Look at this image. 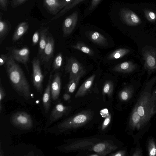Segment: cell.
I'll return each instance as SVG.
<instances>
[{"label":"cell","mask_w":156,"mask_h":156,"mask_svg":"<svg viewBox=\"0 0 156 156\" xmlns=\"http://www.w3.org/2000/svg\"><path fill=\"white\" fill-rule=\"evenodd\" d=\"M5 68L14 89L26 100L29 99L31 94L30 84L21 68L10 55L5 63Z\"/></svg>","instance_id":"cell-1"},{"label":"cell","mask_w":156,"mask_h":156,"mask_svg":"<svg viewBox=\"0 0 156 156\" xmlns=\"http://www.w3.org/2000/svg\"><path fill=\"white\" fill-rule=\"evenodd\" d=\"M149 91H145L141 95L134 109L129 122L130 127L139 129L146 125L155 112L154 105L150 99Z\"/></svg>","instance_id":"cell-2"},{"label":"cell","mask_w":156,"mask_h":156,"mask_svg":"<svg viewBox=\"0 0 156 156\" xmlns=\"http://www.w3.org/2000/svg\"><path fill=\"white\" fill-rule=\"evenodd\" d=\"M92 114L91 112L84 111L69 118L57 126V128L61 132L82 126L91 119Z\"/></svg>","instance_id":"cell-3"},{"label":"cell","mask_w":156,"mask_h":156,"mask_svg":"<svg viewBox=\"0 0 156 156\" xmlns=\"http://www.w3.org/2000/svg\"><path fill=\"white\" fill-rule=\"evenodd\" d=\"M70 10V14L64 19L62 23V30L64 37L70 35L83 20L79 6H76Z\"/></svg>","instance_id":"cell-4"},{"label":"cell","mask_w":156,"mask_h":156,"mask_svg":"<svg viewBox=\"0 0 156 156\" xmlns=\"http://www.w3.org/2000/svg\"><path fill=\"white\" fill-rule=\"evenodd\" d=\"M55 40L51 34H48L47 43L43 52L40 58L41 63L44 65L46 74L47 70L49 71L51 62L53 57Z\"/></svg>","instance_id":"cell-5"},{"label":"cell","mask_w":156,"mask_h":156,"mask_svg":"<svg viewBox=\"0 0 156 156\" xmlns=\"http://www.w3.org/2000/svg\"><path fill=\"white\" fill-rule=\"evenodd\" d=\"M40 58H34L32 62V81L33 85L37 92L41 94L43 90V82L44 76L41 67Z\"/></svg>","instance_id":"cell-6"},{"label":"cell","mask_w":156,"mask_h":156,"mask_svg":"<svg viewBox=\"0 0 156 156\" xmlns=\"http://www.w3.org/2000/svg\"><path fill=\"white\" fill-rule=\"evenodd\" d=\"M10 121L14 126L22 130H29L33 126L31 116L24 112H19L14 113L11 117Z\"/></svg>","instance_id":"cell-7"},{"label":"cell","mask_w":156,"mask_h":156,"mask_svg":"<svg viewBox=\"0 0 156 156\" xmlns=\"http://www.w3.org/2000/svg\"><path fill=\"white\" fill-rule=\"evenodd\" d=\"M7 50L11 55L13 59L18 62L23 64L26 70L28 72V63L29 61L30 51L26 47L20 49L14 47L7 48Z\"/></svg>","instance_id":"cell-8"},{"label":"cell","mask_w":156,"mask_h":156,"mask_svg":"<svg viewBox=\"0 0 156 156\" xmlns=\"http://www.w3.org/2000/svg\"><path fill=\"white\" fill-rule=\"evenodd\" d=\"M69 107L65 106L61 103H57L51 111L45 127H48L52 123L67 115L70 109Z\"/></svg>","instance_id":"cell-9"},{"label":"cell","mask_w":156,"mask_h":156,"mask_svg":"<svg viewBox=\"0 0 156 156\" xmlns=\"http://www.w3.org/2000/svg\"><path fill=\"white\" fill-rule=\"evenodd\" d=\"M84 70L81 64L74 58L70 57L66 58L65 70V74H69V80L71 79Z\"/></svg>","instance_id":"cell-10"},{"label":"cell","mask_w":156,"mask_h":156,"mask_svg":"<svg viewBox=\"0 0 156 156\" xmlns=\"http://www.w3.org/2000/svg\"><path fill=\"white\" fill-rule=\"evenodd\" d=\"M142 54L145 68L151 73L156 70V51L152 49L143 50Z\"/></svg>","instance_id":"cell-11"},{"label":"cell","mask_w":156,"mask_h":156,"mask_svg":"<svg viewBox=\"0 0 156 156\" xmlns=\"http://www.w3.org/2000/svg\"><path fill=\"white\" fill-rule=\"evenodd\" d=\"M84 34L94 43L101 46L106 47L108 45L107 39L98 31L88 30L85 31Z\"/></svg>","instance_id":"cell-12"},{"label":"cell","mask_w":156,"mask_h":156,"mask_svg":"<svg viewBox=\"0 0 156 156\" xmlns=\"http://www.w3.org/2000/svg\"><path fill=\"white\" fill-rule=\"evenodd\" d=\"M61 85V78L59 73H55L52 77L51 83V94L53 101H56L59 98Z\"/></svg>","instance_id":"cell-13"},{"label":"cell","mask_w":156,"mask_h":156,"mask_svg":"<svg viewBox=\"0 0 156 156\" xmlns=\"http://www.w3.org/2000/svg\"><path fill=\"white\" fill-rule=\"evenodd\" d=\"M43 5L48 11L56 15L63 9L62 0H43Z\"/></svg>","instance_id":"cell-14"},{"label":"cell","mask_w":156,"mask_h":156,"mask_svg":"<svg viewBox=\"0 0 156 156\" xmlns=\"http://www.w3.org/2000/svg\"><path fill=\"white\" fill-rule=\"evenodd\" d=\"M52 73V71L50 73L47 85L42 97L43 104L46 113H48L49 110L51 105V83L53 77Z\"/></svg>","instance_id":"cell-15"},{"label":"cell","mask_w":156,"mask_h":156,"mask_svg":"<svg viewBox=\"0 0 156 156\" xmlns=\"http://www.w3.org/2000/svg\"><path fill=\"white\" fill-rule=\"evenodd\" d=\"M117 148L116 146L104 142L96 144L93 147V149L98 155L105 156Z\"/></svg>","instance_id":"cell-16"},{"label":"cell","mask_w":156,"mask_h":156,"mask_svg":"<svg viewBox=\"0 0 156 156\" xmlns=\"http://www.w3.org/2000/svg\"><path fill=\"white\" fill-rule=\"evenodd\" d=\"M95 77V75L93 74L84 82L76 93L75 98L82 97L87 94L91 87Z\"/></svg>","instance_id":"cell-17"},{"label":"cell","mask_w":156,"mask_h":156,"mask_svg":"<svg viewBox=\"0 0 156 156\" xmlns=\"http://www.w3.org/2000/svg\"><path fill=\"white\" fill-rule=\"evenodd\" d=\"M136 66L131 61H126L120 63L115 66L112 70L117 72L128 73L135 70Z\"/></svg>","instance_id":"cell-18"},{"label":"cell","mask_w":156,"mask_h":156,"mask_svg":"<svg viewBox=\"0 0 156 156\" xmlns=\"http://www.w3.org/2000/svg\"><path fill=\"white\" fill-rule=\"evenodd\" d=\"M0 13V45H1L10 32L11 25L9 22L3 20Z\"/></svg>","instance_id":"cell-19"},{"label":"cell","mask_w":156,"mask_h":156,"mask_svg":"<svg viewBox=\"0 0 156 156\" xmlns=\"http://www.w3.org/2000/svg\"><path fill=\"white\" fill-rule=\"evenodd\" d=\"M86 0H74L70 4L66 6L62 9L57 15L51 19L46 24L51 21L56 20L60 17L64 16L66 13L73 8L77 6H79L82 3Z\"/></svg>","instance_id":"cell-20"},{"label":"cell","mask_w":156,"mask_h":156,"mask_svg":"<svg viewBox=\"0 0 156 156\" xmlns=\"http://www.w3.org/2000/svg\"><path fill=\"white\" fill-rule=\"evenodd\" d=\"M29 27L28 23L25 22H22L19 24L13 34V41H16L20 39L27 31Z\"/></svg>","instance_id":"cell-21"},{"label":"cell","mask_w":156,"mask_h":156,"mask_svg":"<svg viewBox=\"0 0 156 156\" xmlns=\"http://www.w3.org/2000/svg\"><path fill=\"white\" fill-rule=\"evenodd\" d=\"M48 28L46 27L40 31V38L37 57L40 58L44 49L47 43L48 31Z\"/></svg>","instance_id":"cell-22"},{"label":"cell","mask_w":156,"mask_h":156,"mask_svg":"<svg viewBox=\"0 0 156 156\" xmlns=\"http://www.w3.org/2000/svg\"><path fill=\"white\" fill-rule=\"evenodd\" d=\"M86 72V71L85 69L71 79L69 80V82L67 86L68 92L72 93L74 92L81 78L85 74Z\"/></svg>","instance_id":"cell-23"},{"label":"cell","mask_w":156,"mask_h":156,"mask_svg":"<svg viewBox=\"0 0 156 156\" xmlns=\"http://www.w3.org/2000/svg\"><path fill=\"white\" fill-rule=\"evenodd\" d=\"M129 49L125 48H120L110 53L108 56V60H114L120 58L128 53Z\"/></svg>","instance_id":"cell-24"},{"label":"cell","mask_w":156,"mask_h":156,"mask_svg":"<svg viewBox=\"0 0 156 156\" xmlns=\"http://www.w3.org/2000/svg\"><path fill=\"white\" fill-rule=\"evenodd\" d=\"M103 0H90L84 12V17H87L96 9Z\"/></svg>","instance_id":"cell-25"},{"label":"cell","mask_w":156,"mask_h":156,"mask_svg":"<svg viewBox=\"0 0 156 156\" xmlns=\"http://www.w3.org/2000/svg\"><path fill=\"white\" fill-rule=\"evenodd\" d=\"M71 47L90 55H92L94 54V52L92 49L81 42H77L76 44L72 45Z\"/></svg>","instance_id":"cell-26"},{"label":"cell","mask_w":156,"mask_h":156,"mask_svg":"<svg viewBox=\"0 0 156 156\" xmlns=\"http://www.w3.org/2000/svg\"><path fill=\"white\" fill-rule=\"evenodd\" d=\"M63 62V55L61 53H58L55 58L53 63V68L54 71L59 69L62 67Z\"/></svg>","instance_id":"cell-27"},{"label":"cell","mask_w":156,"mask_h":156,"mask_svg":"<svg viewBox=\"0 0 156 156\" xmlns=\"http://www.w3.org/2000/svg\"><path fill=\"white\" fill-rule=\"evenodd\" d=\"M113 84L110 80L107 81L104 83L103 89V94H107L109 96H112L113 90Z\"/></svg>","instance_id":"cell-28"},{"label":"cell","mask_w":156,"mask_h":156,"mask_svg":"<svg viewBox=\"0 0 156 156\" xmlns=\"http://www.w3.org/2000/svg\"><path fill=\"white\" fill-rule=\"evenodd\" d=\"M132 92V87L130 86H127L120 92V96L122 100H126L128 99Z\"/></svg>","instance_id":"cell-29"},{"label":"cell","mask_w":156,"mask_h":156,"mask_svg":"<svg viewBox=\"0 0 156 156\" xmlns=\"http://www.w3.org/2000/svg\"><path fill=\"white\" fill-rule=\"evenodd\" d=\"M148 154L149 156L156 155V147L154 142L151 140L148 144Z\"/></svg>","instance_id":"cell-30"},{"label":"cell","mask_w":156,"mask_h":156,"mask_svg":"<svg viewBox=\"0 0 156 156\" xmlns=\"http://www.w3.org/2000/svg\"><path fill=\"white\" fill-rule=\"evenodd\" d=\"M27 0H12L11 5L13 8L17 7L25 3Z\"/></svg>","instance_id":"cell-31"},{"label":"cell","mask_w":156,"mask_h":156,"mask_svg":"<svg viewBox=\"0 0 156 156\" xmlns=\"http://www.w3.org/2000/svg\"><path fill=\"white\" fill-rule=\"evenodd\" d=\"M40 38V32L38 31H36L33 34L32 41L33 44L34 45L36 44L39 41Z\"/></svg>","instance_id":"cell-32"},{"label":"cell","mask_w":156,"mask_h":156,"mask_svg":"<svg viewBox=\"0 0 156 156\" xmlns=\"http://www.w3.org/2000/svg\"><path fill=\"white\" fill-rule=\"evenodd\" d=\"M111 119V114L109 115L108 116L106 117L105 119L104 120L102 126V129L104 130L108 126V124L110 122Z\"/></svg>","instance_id":"cell-33"},{"label":"cell","mask_w":156,"mask_h":156,"mask_svg":"<svg viewBox=\"0 0 156 156\" xmlns=\"http://www.w3.org/2000/svg\"><path fill=\"white\" fill-rule=\"evenodd\" d=\"M8 0H0V8L3 11H6L7 9Z\"/></svg>","instance_id":"cell-34"},{"label":"cell","mask_w":156,"mask_h":156,"mask_svg":"<svg viewBox=\"0 0 156 156\" xmlns=\"http://www.w3.org/2000/svg\"><path fill=\"white\" fill-rule=\"evenodd\" d=\"M8 56L5 54L1 55L0 58V66H2L5 63Z\"/></svg>","instance_id":"cell-35"},{"label":"cell","mask_w":156,"mask_h":156,"mask_svg":"<svg viewBox=\"0 0 156 156\" xmlns=\"http://www.w3.org/2000/svg\"><path fill=\"white\" fill-rule=\"evenodd\" d=\"M5 95V90L2 85L0 80V103H1V101L2 100Z\"/></svg>","instance_id":"cell-36"},{"label":"cell","mask_w":156,"mask_h":156,"mask_svg":"<svg viewBox=\"0 0 156 156\" xmlns=\"http://www.w3.org/2000/svg\"><path fill=\"white\" fill-rule=\"evenodd\" d=\"M63 6L64 8L66 6L72 3L74 0H62Z\"/></svg>","instance_id":"cell-37"},{"label":"cell","mask_w":156,"mask_h":156,"mask_svg":"<svg viewBox=\"0 0 156 156\" xmlns=\"http://www.w3.org/2000/svg\"><path fill=\"white\" fill-rule=\"evenodd\" d=\"M148 16L149 17V19L154 20L156 18V16L155 13L153 12H150L148 13Z\"/></svg>","instance_id":"cell-38"},{"label":"cell","mask_w":156,"mask_h":156,"mask_svg":"<svg viewBox=\"0 0 156 156\" xmlns=\"http://www.w3.org/2000/svg\"><path fill=\"white\" fill-rule=\"evenodd\" d=\"M124 153L122 151H118L113 154L111 155V156H122L124 155Z\"/></svg>","instance_id":"cell-39"},{"label":"cell","mask_w":156,"mask_h":156,"mask_svg":"<svg viewBox=\"0 0 156 156\" xmlns=\"http://www.w3.org/2000/svg\"><path fill=\"white\" fill-rule=\"evenodd\" d=\"M63 98L65 101H67L70 99V96L68 94L65 93L63 95Z\"/></svg>","instance_id":"cell-40"},{"label":"cell","mask_w":156,"mask_h":156,"mask_svg":"<svg viewBox=\"0 0 156 156\" xmlns=\"http://www.w3.org/2000/svg\"><path fill=\"white\" fill-rule=\"evenodd\" d=\"M101 115H103L104 116H105V114H108V111L107 109H105L103 110H102L101 111Z\"/></svg>","instance_id":"cell-41"}]
</instances>
